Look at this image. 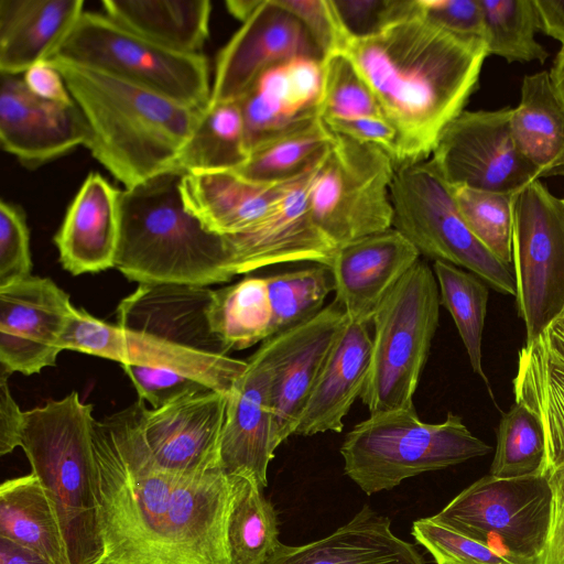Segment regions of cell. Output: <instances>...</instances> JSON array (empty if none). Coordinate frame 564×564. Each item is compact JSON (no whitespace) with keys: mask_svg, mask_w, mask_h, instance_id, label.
Instances as JSON below:
<instances>
[{"mask_svg":"<svg viewBox=\"0 0 564 564\" xmlns=\"http://www.w3.org/2000/svg\"><path fill=\"white\" fill-rule=\"evenodd\" d=\"M101 552L93 564H231L227 530L238 476L160 468L138 402L93 424Z\"/></svg>","mask_w":564,"mask_h":564,"instance_id":"6da1fadb","label":"cell"},{"mask_svg":"<svg viewBox=\"0 0 564 564\" xmlns=\"http://www.w3.org/2000/svg\"><path fill=\"white\" fill-rule=\"evenodd\" d=\"M343 53L398 132L397 167L431 156L477 89L488 56L484 41L457 36L419 9L373 35L349 39Z\"/></svg>","mask_w":564,"mask_h":564,"instance_id":"7a4b0ae2","label":"cell"},{"mask_svg":"<svg viewBox=\"0 0 564 564\" xmlns=\"http://www.w3.org/2000/svg\"><path fill=\"white\" fill-rule=\"evenodd\" d=\"M214 290L181 284H139L117 307L111 325L75 308L64 350L123 364L164 368L228 394L247 368L213 332Z\"/></svg>","mask_w":564,"mask_h":564,"instance_id":"3957f363","label":"cell"},{"mask_svg":"<svg viewBox=\"0 0 564 564\" xmlns=\"http://www.w3.org/2000/svg\"><path fill=\"white\" fill-rule=\"evenodd\" d=\"M46 61L87 122L85 147L124 188L176 169L204 109L62 58Z\"/></svg>","mask_w":564,"mask_h":564,"instance_id":"277c9868","label":"cell"},{"mask_svg":"<svg viewBox=\"0 0 564 564\" xmlns=\"http://www.w3.org/2000/svg\"><path fill=\"white\" fill-rule=\"evenodd\" d=\"M173 169L120 189V237L115 265L139 284L208 288L235 275L223 236L187 210Z\"/></svg>","mask_w":564,"mask_h":564,"instance_id":"5b68a950","label":"cell"},{"mask_svg":"<svg viewBox=\"0 0 564 564\" xmlns=\"http://www.w3.org/2000/svg\"><path fill=\"white\" fill-rule=\"evenodd\" d=\"M94 405L76 391L24 411L20 447L58 519L70 564H93L101 552Z\"/></svg>","mask_w":564,"mask_h":564,"instance_id":"8992f818","label":"cell"},{"mask_svg":"<svg viewBox=\"0 0 564 564\" xmlns=\"http://www.w3.org/2000/svg\"><path fill=\"white\" fill-rule=\"evenodd\" d=\"M339 451L345 474L372 495L487 455L491 447L452 412L441 423H426L409 408L370 414L347 433Z\"/></svg>","mask_w":564,"mask_h":564,"instance_id":"52a82bcc","label":"cell"},{"mask_svg":"<svg viewBox=\"0 0 564 564\" xmlns=\"http://www.w3.org/2000/svg\"><path fill=\"white\" fill-rule=\"evenodd\" d=\"M440 306L434 271L419 260L376 308L370 368L360 395L370 414L414 408L413 395L438 326Z\"/></svg>","mask_w":564,"mask_h":564,"instance_id":"ba28073f","label":"cell"},{"mask_svg":"<svg viewBox=\"0 0 564 564\" xmlns=\"http://www.w3.org/2000/svg\"><path fill=\"white\" fill-rule=\"evenodd\" d=\"M52 57L107 73L197 109L207 108L210 100L209 68L203 54L164 47L105 13L84 11Z\"/></svg>","mask_w":564,"mask_h":564,"instance_id":"9c48e42d","label":"cell"},{"mask_svg":"<svg viewBox=\"0 0 564 564\" xmlns=\"http://www.w3.org/2000/svg\"><path fill=\"white\" fill-rule=\"evenodd\" d=\"M397 171L382 149L336 134L306 184L311 216L336 247L392 227Z\"/></svg>","mask_w":564,"mask_h":564,"instance_id":"30bf717a","label":"cell"},{"mask_svg":"<svg viewBox=\"0 0 564 564\" xmlns=\"http://www.w3.org/2000/svg\"><path fill=\"white\" fill-rule=\"evenodd\" d=\"M392 227L419 251L482 279L496 291L517 295L513 269L496 258L469 230L448 184L430 159L397 167Z\"/></svg>","mask_w":564,"mask_h":564,"instance_id":"8fae6325","label":"cell"},{"mask_svg":"<svg viewBox=\"0 0 564 564\" xmlns=\"http://www.w3.org/2000/svg\"><path fill=\"white\" fill-rule=\"evenodd\" d=\"M550 474L480 478L431 517L516 564H541L552 520Z\"/></svg>","mask_w":564,"mask_h":564,"instance_id":"7c38bea8","label":"cell"},{"mask_svg":"<svg viewBox=\"0 0 564 564\" xmlns=\"http://www.w3.org/2000/svg\"><path fill=\"white\" fill-rule=\"evenodd\" d=\"M512 269L525 343L564 311V200L536 180L513 197Z\"/></svg>","mask_w":564,"mask_h":564,"instance_id":"4fadbf2b","label":"cell"},{"mask_svg":"<svg viewBox=\"0 0 564 564\" xmlns=\"http://www.w3.org/2000/svg\"><path fill=\"white\" fill-rule=\"evenodd\" d=\"M512 110H464L445 128L429 159L449 186L516 195L540 180L514 144Z\"/></svg>","mask_w":564,"mask_h":564,"instance_id":"5bb4252c","label":"cell"},{"mask_svg":"<svg viewBox=\"0 0 564 564\" xmlns=\"http://www.w3.org/2000/svg\"><path fill=\"white\" fill-rule=\"evenodd\" d=\"M137 402L139 433L155 465L186 475L221 468L226 393L206 389L151 410Z\"/></svg>","mask_w":564,"mask_h":564,"instance_id":"9a60e30c","label":"cell"},{"mask_svg":"<svg viewBox=\"0 0 564 564\" xmlns=\"http://www.w3.org/2000/svg\"><path fill=\"white\" fill-rule=\"evenodd\" d=\"M76 307L48 278L30 275L0 289V365L25 376L54 367Z\"/></svg>","mask_w":564,"mask_h":564,"instance_id":"2e32d148","label":"cell"},{"mask_svg":"<svg viewBox=\"0 0 564 564\" xmlns=\"http://www.w3.org/2000/svg\"><path fill=\"white\" fill-rule=\"evenodd\" d=\"M349 317L336 301L268 338L272 368V445L293 435L306 401Z\"/></svg>","mask_w":564,"mask_h":564,"instance_id":"e0dca14e","label":"cell"},{"mask_svg":"<svg viewBox=\"0 0 564 564\" xmlns=\"http://www.w3.org/2000/svg\"><path fill=\"white\" fill-rule=\"evenodd\" d=\"M300 56L322 61L299 19L276 0H261L218 53L209 104L238 101L264 72Z\"/></svg>","mask_w":564,"mask_h":564,"instance_id":"ac0fdd59","label":"cell"},{"mask_svg":"<svg viewBox=\"0 0 564 564\" xmlns=\"http://www.w3.org/2000/svg\"><path fill=\"white\" fill-rule=\"evenodd\" d=\"M314 166L293 180L256 225L223 236L234 275L283 263L332 264L337 248L315 225L306 200V184Z\"/></svg>","mask_w":564,"mask_h":564,"instance_id":"d6986e66","label":"cell"},{"mask_svg":"<svg viewBox=\"0 0 564 564\" xmlns=\"http://www.w3.org/2000/svg\"><path fill=\"white\" fill-rule=\"evenodd\" d=\"M88 126L75 104L36 97L22 75L0 74V143L26 166H39L85 145Z\"/></svg>","mask_w":564,"mask_h":564,"instance_id":"ffe728a7","label":"cell"},{"mask_svg":"<svg viewBox=\"0 0 564 564\" xmlns=\"http://www.w3.org/2000/svg\"><path fill=\"white\" fill-rule=\"evenodd\" d=\"M272 368L265 339L247 360V368L227 394L220 443L221 468L235 476L268 485L272 445Z\"/></svg>","mask_w":564,"mask_h":564,"instance_id":"44dd1931","label":"cell"},{"mask_svg":"<svg viewBox=\"0 0 564 564\" xmlns=\"http://www.w3.org/2000/svg\"><path fill=\"white\" fill-rule=\"evenodd\" d=\"M419 260L416 248L393 227L338 247L329 265L334 301L349 319L371 323L387 293Z\"/></svg>","mask_w":564,"mask_h":564,"instance_id":"7402d4cb","label":"cell"},{"mask_svg":"<svg viewBox=\"0 0 564 564\" xmlns=\"http://www.w3.org/2000/svg\"><path fill=\"white\" fill-rule=\"evenodd\" d=\"M323 65L300 56L264 72L238 100L249 152L256 144L319 117Z\"/></svg>","mask_w":564,"mask_h":564,"instance_id":"603a6c76","label":"cell"},{"mask_svg":"<svg viewBox=\"0 0 564 564\" xmlns=\"http://www.w3.org/2000/svg\"><path fill=\"white\" fill-rule=\"evenodd\" d=\"M120 189L91 172L54 236L63 268L73 275L113 268L120 237Z\"/></svg>","mask_w":564,"mask_h":564,"instance_id":"cb8c5ba5","label":"cell"},{"mask_svg":"<svg viewBox=\"0 0 564 564\" xmlns=\"http://www.w3.org/2000/svg\"><path fill=\"white\" fill-rule=\"evenodd\" d=\"M513 394L542 425L546 473L564 467V311L519 350Z\"/></svg>","mask_w":564,"mask_h":564,"instance_id":"d4e9b609","label":"cell"},{"mask_svg":"<svg viewBox=\"0 0 564 564\" xmlns=\"http://www.w3.org/2000/svg\"><path fill=\"white\" fill-rule=\"evenodd\" d=\"M370 323L349 319L306 401L293 435L341 432L344 417L362 393L371 359Z\"/></svg>","mask_w":564,"mask_h":564,"instance_id":"484cf974","label":"cell"},{"mask_svg":"<svg viewBox=\"0 0 564 564\" xmlns=\"http://www.w3.org/2000/svg\"><path fill=\"white\" fill-rule=\"evenodd\" d=\"M262 564H426L415 546L397 536L388 517L365 505L332 534L303 545L280 543Z\"/></svg>","mask_w":564,"mask_h":564,"instance_id":"4316f807","label":"cell"},{"mask_svg":"<svg viewBox=\"0 0 564 564\" xmlns=\"http://www.w3.org/2000/svg\"><path fill=\"white\" fill-rule=\"evenodd\" d=\"M83 7V0H0V74L23 75L51 58Z\"/></svg>","mask_w":564,"mask_h":564,"instance_id":"83f0119b","label":"cell"},{"mask_svg":"<svg viewBox=\"0 0 564 564\" xmlns=\"http://www.w3.org/2000/svg\"><path fill=\"white\" fill-rule=\"evenodd\" d=\"M259 184L232 171L184 173L185 207L210 232L232 236L261 220L291 183Z\"/></svg>","mask_w":564,"mask_h":564,"instance_id":"f1b7e54d","label":"cell"},{"mask_svg":"<svg viewBox=\"0 0 564 564\" xmlns=\"http://www.w3.org/2000/svg\"><path fill=\"white\" fill-rule=\"evenodd\" d=\"M510 127L518 151L540 178L564 174V107L550 72L523 77Z\"/></svg>","mask_w":564,"mask_h":564,"instance_id":"f546056e","label":"cell"},{"mask_svg":"<svg viewBox=\"0 0 564 564\" xmlns=\"http://www.w3.org/2000/svg\"><path fill=\"white\" fill-rule=\"evenodd\" d=\"M104 13L173 51L202 54L209 34L208 0H102Z\"/></svg>","mask_w":564,"mask_h":564,"instance_id":"4dcf8cb0","label":"cell"},{"mask_svg":"<svg viewBox=\"0 0 564 564\" xmlns=\"http://www.w3.org/2000/svg\"><path fill=\"white\" fill-rule=\"evenodd\" d=\"M0 538L35 552L52 564H70L55 510L33 473L1 484Z\"/></svg>","mask_w":564,"mask_h":564,"instance_id":"1f68e13d","label":"cell"},{"mask_svg":"<svg viewBox=\"0 0 564 564\" xmlns=\"http://www.w3.org/2000/svg\"><path fill=\"white\" fill-rule=\"evenodd\" d=\"M334 139L335 133L316 118L256 144L246 163L232 172L259 184L290 182L310 171Z\"/></svg>","mask_w":564,"mask_h":564,"instance_id":"d6a6232c","label":"cell"},{"mask_svg":"<svg viewBox=\"0 0 564 564\" xmlns=\"http://www.w3.org/2000/svg\"><path fill=\"white\" fill-rule=\"evenodd\" d=\"M249 156L245 122L238 101L208 104L176 169L185 173L235 171Z\"/></svg>","mask_w":564,"mask_h":564,"instance_id":"836d02e7","label":"cell"},{"mask_svg":"<svg viewBox=\"0 0 564 564\" xmlns=\"http://www.w3.org/2000/svg\"><path fill=\"white\" fill-rule=\"evenodd\" d=\"M213 332L228 351L243 350L273 336L264 276H246L214 290L209 308Z\"/></svg>","mask_w":564,"mask_h":564,"instance_id":"e575fe53","label":"cell"},{"mask_svg":"<svg viewBox=\"0 0 564 564\" xmlns=\"http://www.w3.org/2000/svg\"><path fill=\"white\" fill-rule=\"evenodd\" d=\"M262 489L238 476L227 530L231 564H262L281 543L275 510Z\"/></svg>","mask_w":564,"mask_h":564,"instance_id":"d590c367","label":"cell"},{"mask_svg":"<svg viewBox=\"0 0 564 564\" xmlns=\"http://www.w3.org/2000/svg\"><path fill=\"white\" fill-rule=\"evenodd\" d=\"M441 304L449 312L466 348L473 371L488 387L481 366V341L485 326L488 286L478 275L444 261H434Z\"/></svg>","mask_w":564,"mask_h":564,"instance_id":"8d00e7d4","label":"cell"},{"mask_svg":"<svg viewBox=\"0 0 564 564\" xmlns=\"http://www.w3.org/2000/svg\"><path fill=\"white\" fill-rule=\"evenodd\" d=\"M485 22L488 55L508 63L543 64L547 51L535 40L541 23L534 0H479Z\"/></svg>","mask_w":564,"mask_h":564,"instance_id":"74e56055","label":"cell"},{"mask_svg":"<svg viewBox=\"0 0 564 564\" xmlns=\"http://www.w3.org/2000/svg\"><path fill=\"white\" fill-rule=\"evenodd\" d=\"M272 312L273 335L316 315L335 291L332 268L323 263L264 276Z\"/></svg>","mask_w":564,"mask_h":564,"instance_id":"f35d334b","label":"cell"},{"mask_svg":"<svg viewBox=\"0 0 564 564\" xmlns=\"http://www.w3.org/2000/svg\"><path fill=\"white\" fill-rule=\"evenodd\" d=\"M545 440L538 416L517 403L500 420L490 475L518 478L545 474Z\"/></svg>","mask_w":564,"mask_h":564,"instance_id":"ab89813d","label":"cell"},{"mask_svg":"<svg viewBox=\"0 0 564 564\" xmlns=\"http://www.w3.org/2000/svg\"><path fill=\"white\" fill-rule=\"evenodd\" d=\"M449 186V185H448ZM457 209L473 235L501 262L512 265L514 195L449 186Z\"/></svg>","mask_w":564,"mask_h":564,"instance_id":"60d3db41","label":"cell"},{"mask_svg":"<svg viewBox=\"0 0 564 564\" xmlns=\"http://www.w3.org/2000/svg\"><path fill=\"white\" fill-rule=\"evenodd\" d=\"M322 65V120L384 117L370 87L344 53L325 58Z\"/></svg>","mask_w":564,"mask_h":564,"instance_id":"b9f144b4","label":"cell"},{"mask_svg":"<svg viewBox=\"0 0 564 564\" xmlns=\"http://www.w3.org/2000/svg\"><path fill=\"white\" fill-rule=\"evenodd\" d=\"M412 534L432 554L436 564H516L431 517L414 521Z\"/></svg>","mask_w":564,"mask_h":564,"instance_id":"7bdbcfd3","label":"cell"},{"mask_svg":"<svg viewBox=\"0 0 564 564\" xmlns=\"http://www.w3.org/2000/svg\"><path fill=\"white\" fill-rule=\"evenodd\" d=\"M30 232L24 212L0 202V289L31 275Z\"/></svg>","mask_w":564,"mask_h":564,"instance_id":"ee69618b","label":"cell"},{"mask_svg":"<svg viewBox=\"0 0 564 564\" xmlns=\"http://www.w3.org/2000/svg\"><path fill=\"white\" fill-rule=\"evenodd\" d=\"M349 39L373 35L417 9L416 0H332Z\"/></svg>","mask_w":564,"mask_h":564,"instance_id":"f6af8a7d","label":"cell"},{"mask_svg":"<svg viewBox=\"0 0 564 564\" xmlns=\"http://www.w3.org/2000/svg\"><path fill=\"white\" fill-rule=\"evenodd\" d=\"M303 24L322 56V62L343 53L349 40L332 0H276Z\"/></svg>","mask_w":564,"mask_h":564,"instance_id":"bcb514c9","label":"cell"},{"mask_svg":"<svg viewBox=\"0 0 564 564\" xmlns=\"http://www.w3.org/2000/svg\"><path fill=\"white\" fill-rule=\"evenodd\" d=\"M121 367L135 388L139 399L148 401L152 409L164 406L186 394L210 389L197 380L164 368L131 364H123Z\"/></svg>","mask_w":564,"mask_h":564,"instance_id":"7dc6e473","label":"cell"},{"mask_svg":"<svg viewBox=\"0 0 564 564\" xmlns=\"http://www.w3.org/2000/svg\"><path fill=\"white\" fill-rule=\"evenodd\" d=\"M416 4L423 17L442 29L460 37L485 40L479 0H416Z\"/></svg>","mask_w":564,"mask_h":564,"instance_id":"c3c4849f","label":"cell"},{"mask_svg":"<svg viewBox=\"0 0 564 564\" xmlns=\"http://www.w3.org/2000/svg\"><path fill=\"white\" fill-rule=\"evenodd\" d=\"M323 121L336 134L382 149L393 159L397 165L398 132L386 117H359Z\"/></svg>","mask_w":564,"mask_h":564,"instance_id":"681fc988","label":"cell"},{"mask_svg":"<svg viewBox=\"0 0 564 564\" xmlns=\"http://www.w3.org/2000/svg\"><path fill=\"white\" fill-rule=\"evenodd\" d=\"M11 372L0 365V455L20 446L24 412L13 399L9 377Z\"/></svg>","mask_w":564,"mask_h":564,"instance_id":"f907efd6","label":"cell"},{"mask_svg":"<svg viewBox=\"0 0 564 564\" xmlns=\"http://www.w3.org/2000/svg\"><path fill=\"white\" fill-rule=\"evenodd\" d=\"M28 89L36 97L58 104H73L62 74L48 61L31 66L23 75Z\"/></svg>","mask_w":564,"mask_h":564,"instance_id":"816d5d0a","label":"cell"},{"mask_svg":"<svg viewBox=\"0 0 564 564\" xmlns=\"http://www.w3.org/2000/svg\"><path fill=\"white\" fill-rule=\"evenodd\" d=\"M541 31L557 40L564 48V0H534Z\"/></svg>","mask_w":564,"mask_h":564,"instance_id":"f5cc1de1","label":"cell"},{"mask_svg":"<svg viewBox=\"0 0 564 564\" xmlns=\"http://www.w3.org/2000/svg\"><path fill=\"white\" fill-rule=\"evenodd\" d=\"M541 564H564V510L552 511L551 527Z\"/></svg>","mask_w":564,"mask_h":564,"instance_id":"db71d44e","label":"cell"},{"mask_svg":"<svg viewBox=\"0 0 564 564\" xmlns=\"http://www.w3.org/2000/svg\"><path fill=\"white\" fill-rule=\"evenodd\" d=\"M0 564H52L33 551L0 538Z\"/></svg>","mask_w":564,"mask_h":564,"instance_id":"11a10c76","label":"cell"},{"mask_svg":"<svg viewBox=\"0 0 564 564\" xmlns=\"http://www.w3.org/2000/svg\"><path fill=\"white\" fill-rule=\"evenodd\" d=\"M553 502L552 511L564 510V467L550 473Z\"/></svg>","mask_w":564,"mask_h":564,"instance_id":"9f6ffc18","label":"cell"},{"mask_svg":"<svg viewBox=\"0 0 564 564\" xmlns=\"http://www.w3.org/2000/svg\"><path fill=\"white\" fill-rule=\"evenodd\" d=\"M260 2L261 0H227L225 4L232 17L243 22L253 13Z\"/></svg>","mask_w":564,"mask_h":564,"instance_id":"6f0895ef","label":"cell"},{"mask_svg":"<svg viewBox=\"0 0 564 564\" xmlns=\"http://www.w3.org/2000/svg\"><path fill=\"white\" fill-rule=\"evenodd\" d=\"M553 85L564 107V48L557 53L550 72Z\"/></svg>","mask_w":564,"mask_h":564,"instance_id":"680465c9","label":"cell"},{"mask_svg":"<svg viewBox=\"0 0 564 564\" xmlns=\"http://www.w3.org/2000/svg\"><path fill=\"white\" fill-rule=\"evenodd\" d=\"M563 200H564V198H563Z\"/></svg>","mask_w":564,"mask_h":564,"instance_id":"91938a15","label":"cell"}]
</instances>
